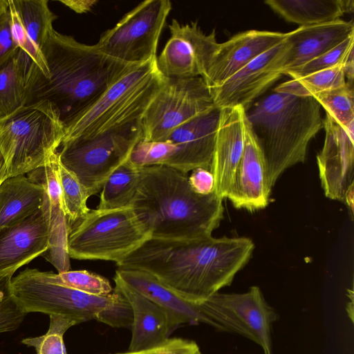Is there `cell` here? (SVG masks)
Listing matches in <instances>:
<instances>
[{"instance_id": "16", "label": "cell", "mask_w": 354, "mask_h": 354, "mask_svg": "<svg viewBox=\"0 0 354 354\" xmlns=\"http://www.w3.org/2000/svg\"><path fill=\"white\" fill-rule=\"evenodd\" d=\"M49 247V202L24 220L0 230V277L42 255Z\"/></svg>"}, {"instance_id": "14", "label": "cell", "mask_w": 354, "mask_h": 354, "mask_svg": "<svg viewBox=\"0 0 354 354\" xmlns=\"http://www.w3.org/2000/svg\"><path fill=\"white\" fill-rule=\"evenodd\" d=\"M170 37L156 57L159 73L167 78L203 77L218 46L216 32L205 34L197 21L183 24L173 19Z\"/></svg>"}, {"instance_id": "31", "label": "cell", "mask_w": 354, "mask_h": 354, "mask_svg": "<svg viewBox=\"0 0 354 354\" xmlns=\"http://www.w3.org/2000/svg\"><path fill=\"white\" fill-rule=\"evenodd\" d=\"M57 175L70 232L72 226L90 210L87 206L89 196L76 176L66 169L59 159Z\"/></svg>"}, {"instance_id": "29", "label": "cell", "mask_w": 354, "mask_h": 354, "mask_svg": "<svg viewBox=\"0 0 354 354\" xmlns=\"http://www.w3.org/2000/svg\"><path fill=\"white\" fill-rule=\"evenodd\" d=\"M141 176V167L127 160L118 167L104 184L97 209H110L129 206Z\"/></svg>"}, {"instance_id": "34", "label": "cell", "mask_w": 354, "mask_h": 354, "mask_svg": "<svg viewBox=\"0 0 354 354\" xmlns=\"http://www.w3.org/2000/svg\"><path fill=\"white\" fill-rule=\"evenodd\" d=\"M55 283L97 296H106L113 292L109 281L97 274L83 270H68L55 274L47 272Z\"/></svg>"}, {"instance_id": "3", "label": "cell", "mask_w": 354, "mask_h": 354, "mask_svg": "<svg viewBox=\"0 0 354 354\" xmlns=\"http://www.w3.org/2000/svg\"><path fill=\"white\" fill-rule=\"evenodd\" d=\"M223 201L199 194L187 174L164 165L141 167L130 206L154 239L195 240L212 236L223 218Z\"/></svg>"}, {"instance_id": "21", "label": "cell", "mask_w": 354, "mask_h": 354, "mask_svg": "<svg viewBox=\"0 0 354 354\" xmlns=\"http://www.w3.org/2000/svg\"><path fill=\"white\" fill-rule=\"evenodd\" d=\"M57 152L44 167L32 171L29 177L41 183L46 190L49 202V247L42 255L59 273L70 270V257L68 251L69 226L57 175Z\"/></svg>"}, {"instance_id": "42", "label": "cell", "mask_w": 354, "mask_h": 354, "mask_svg": "<svg viewBox=\"0 0 354 354\" xmlns=\"http://www.w3.org/2000/svg\"><path fill=\"white\" fill-rule=\"evenodd\" d=\"M59 1L80 14L91 11L97 3V1L95 0H66Z\"/></svg>"}, {"instance_id": "9", "label": "cell", "mask_w": 354, "mask_h": 354, "mask_svg": "<svg viewBox=\"0 0 354 354\" xmlns=\"http://www.w3.org/2000/svg\"><path fill=\"white\" fill-rule=\"evenodd\" d=\"M12 297L25 313L62 315L81 323L98 320L100 315L115 301L118 292L97 296L52 281L47 272L26 268L11 279Z\"/></svg>"}, {"instance_id": "44", "label": "cell", "mask_w": 354, "mask_h": 354, "mask_svg": "<svg viewBox=\"0 0 354 354\" xmlns=\"http://www.w3.org/2000/svg\"><path fill=\"white\" fill-rule=\"evenodd\" d=\"M8 0H0V19L8 11Z\"/></svg>"}, {"instance_id": "30", "label": "cell", "mask_w": 354, "mask_h": 354, "mask_svg": "<svg viewBox=\"0 0 354 354\" xmlns=\"http://www.w3.org/2000/svg\"><path fill=\"white\" fill-rule=\"evenodd\" d=\"M345 62L300 78L286 81L277 85L273 91L298 97H313L320 93L344 86L346 84Z\"/></svg>"}, {"instance_id": "1", "label": "cell", "mask_w": 354, "mask_h": 354, "mask_svg": "<svg viewBox=\"0 0 354 354\" xmlns=\"http://www.w3.org/2000/svg\"><path fill=\"white\" fill-rule=\"evenodd\" d=\"M254 248L248 237L151 239L116 266L147 272L180 298L198 304L230 286Z\"/></svg>"}, {"instance_id": "40", "label": "cell", "mask_w": 354, "mask_h": 354, "mask_svg": "<svg viewBox=\"0 0 354 354\" xmlns=\"http://www.w3.org/2000/svg\"><path fill=\"white\" fill-rule=\"evenodd\" d=\"M13 35L11 17L8 11L0 19V69L19 50Z\"/></svg>"}, {"instance_id": "7", "label": "cell", "mask_w": 354, "mask_h": 354, "mask_svg": "<svg viewBox=\"0 0 354 354\" xmlns=\"http://www.w3.org/2000/svg\"><path fill=\"white\" fill-rule=\"evenodd\" d=\"M152 238L131 207L90 209L71 228L69 257L119 263Z\"/></svg>"}, {"instance_id": "6", "label": "cell", "mask_w": 354, "mask_h": 354, "mask_svg": "<svg viewBox=\"0 0 354 354\" xmlns=\"http://www.w3.org/2000/svg\"><path fill=\"white\" fill-rule=\"evenodd\" d=\"M64 130L54 109L45 102L26 105L0 119V151L8 178L44 167L57 152Z\"/></svg>"}, {"instance_id": "13", "label": "cell", "mask_w": 354, "mask_h": 354, "mask_svg": "<svg viewBox=\"0 0 354 354\" xmlns=\"http://www.w3.org/2000/svg\"><path fill=\"white\" fill-rule=\"evenodd\" d=\"M290 47L286 37L220 86L209 88L214 106L218 109L241 106L246 111L283 75Z\"/></svg>"}, {"instance_id": "38", "label": "cell", "mask_w": 354, "mask_h": 354, "mask_svg": "<svg viewBox=\"0 0 354 354\" xmlns=\"http://www.w3.org/2000/svg\"><path fill=\"white\" fill-rule=\"evenodd\" d=\"M118 296L100 316L98 322L115 328L129 327L133 324L132 308L127 299L115 288Z\"/></svg>"}, {"instance_id": "22", "label": "cell", "mask_w": 354, "mask_h": 354, "mask_svg": "<svg viewBox=\"0 0 354 354\" xmlns=\"http://www.w3.org/2000/svg\"><path fill=\"white\" fill-rule=\"evenodd\" d=\"M270 193L263 155L246 120L244 149L227 198L235 208L253 212L267 207Z\"/></svg>"}, {"instance_id": "27", "label": "cell", "mask_w": 354, "mask_h": 354, "mask_svg": "<svg viewBox=\"0 0 354 354\" xmlns=\"http://www.w3.org/2000/svg\"><path fill=\"white\" fill-rule=\"evenodd\" d=\"M264 3L288 22L300 26L328 23L353 11V0H267Z\"/></svg>"}, {"instance_id": "20", "label": "cell", "mask_w": 354, "mask_h": 354, "mask_svg": "<svg viewBox=\"0 0 354 354\" xmlns=\"http://www.w3.org/2000/svg\"><path fill=\"white\" fill-rule=\"evenodd\" d=\"M13 35L19 48L26 52L45 76L48 68L41 49L57 18L47 0H8Z\"/></svg>"}, {"instance_id": "2", "label": "cell", "mask_w": 354, "mask_h": 354, "mask_svg": "<svg viewBox=\"0 0 354 354\" xmlns=\"http://www.w3.org/2000/svg\"><path fill=\"white\" fill-rule=\"evenodd\" d=\"M41 53L48 75L45 76L32 61L26 105L48 103L64 129L88 111L112 84L140 65L115 59L95 44L80 43L54 29Z\"/></svg>"}, {"instance_id": "24", "label": "cell", "mask_w": 354, "mask_h": 354, "mask_svg": "<svg viewBox=\"0 0 354 354\" xmlns=\"http://www.w3.org/2000/svg\"><path fill=\"white\" fill-rule=\"evenodd\" d=\"M115 288L129 301L133 311L132 336L129 351L156 348L170 335L167 315L158 304L114 276Z\"/></svg>"}, {"instance_id": "25", "label": "cell", "mask_w": 354, "mask_h": 354, "mask_svg": "<svg viewBox=\"0 0 354 354\" xmlns=\"http://www.w3.org/2000/svg\"><path fill=\"white\" fill-rule=\"evenodd\" d=\"M286 33L291 47L284 71L309 62L353 35L354 26L352 21L339 19L321 24L299 26Z\"/></svg>"}, {"instance_id": "35", "label": "cell", "mask_w": 354, "mask_h": 354, "mask_svg": "<svg viewBox=\"0 0 354 354\" xmlns=\"http://www.w3.org/2000/svg\"><path fill=\"white\" fill-rule=\"evenodd\" d=\"M353 41L354 35L309 62L285 70L283 75H289L291 79H297L343 64L353 52Z\"/></svg>"}, {"instance_id": "23", "label": "cell", "mask_w": 354, "mask_h": 354, "mask_svg": "<svg viewBox=\"0 0 354 354\" xmlns=\"http://www.w3.org/2000/svg\"><path fill=\"white\" fill-rule=\"evenodd\" d=\"M115 275L165 311L171 333L185 324L197 325L203 323L214 327L198 304L180 298L151 274L138 270L118 268Z\"/></svg>"}, {"instance_id": "41", "label": "cell", "mask_w": 354, "mask_h": 354, "mask_svg": "<svg viewBox=\"0 0 354 354\" xmlns=\"http://www.w3.org/2000/svg\"><path fill=\"white\" fill-rule=\"evenodd\" d=\"M188 180L192 189L199 194L205 195L213 192L214 177L208 169L196 168L192 170Z\"/></svg>"}, {"instance_id": "4", "label": "cell", "mask_w": 354, "mask_h": 354, "mask_svg": "<svg viewBox=\"0 0 354 354\" xmlns=\"http://www.w3.org/2000/svg\"><path fill=\"white\" fill-rule=\"evenodd\" d=\"M245 117L261 151L270 191L286 169L305 161L310 141L324 124L313 97L274 91L252 103Z\"/></svg>"}, {"instance_id": "32", "label": "cell", "mask_w": 354, "mask_h": 354, "mask_svg": "<svg viewBox=\"0 0 354 354\" xmlns=\"http://www.w3.org/2000/svg\"><path fill=\"white\" fill-rule=\"evenodd\" d=\"M50 324L46 333L43 335L27 337L21 343L35 348L36 354H67L64 342L66 330L81 322L73 317L62 315H49Z\"/></svg>"}, {"instance_id": "26", "label": "cell", "mask_w": 354, "mask_h": 354, "mask_svg": "<svg viewBox=\"0 0 354 354\" xmlns=\"http://www.w3.org/2000/svg\"><path fill=\"white\" fill-rule=\"evenodd\" d=\"M47 198L44 185L30 177H8L0 184V230L40 208Z\"/></svg>"}, {"instance_id": "12", "label": "cell", "mask_w": 354, "mask_h": 354, "mask_svg": "<svg viewBox=\"0 0 354 354\" xmlns=\"http://www.w3.org/2000/svg\"><path fill=\"white\" fill-rule=\"evenodd\" d=\"M198 305L214 328L243 335L263 354H272L271 328L277 315L258 286L243 293L216 292Z\"/></svg>"}, {"instance_id": "39", "label": "cell", "mask_w": 354, "mask_h": 354, "mask_svg": "<svg viewBox=\"0 0 354 354\" xmlns=\"http://www.w3.org/2000/svg\"><path fill=\"white\" fill-rule=\"evenodd\" d=\"M113 354H201V352L194 341L176 337L168 338L163 344L153 348Z\"/></svg>"}, {"instance_id": "33", "label": "cell", "mask_w": 354, "mask_h": 354, "mask_svg": "<svg viewBox=\"0 0 354 354\" xmlns=\"http://www.w3.org/2000/svg\"><path fill=\"white\" fill-rule=\"evenodd\" d=\"M327 115L344 128L354 125L353 85L326 91L313 96Z\"/></svg>"}, {"instance_id": "10", "label": "cell", "mask_w": 354, "mask_h": 354, "mask_svg": "<svg viewBox=\"0 0 354 354\" xmlns=\"http://www.w3.org/2000/svg\"><path fill=\"white\" fill-rule=\"evenodd\" d=\"M171 10L169 0H146L104 32L97 48L105 55L129 64L155 59L160 35Z\"/></svg>"}, {"instance_id": "5", "label": "cell", "mask_w": 354, "mask_h": 354, "mask_svg": "<svg viewBox=\"0 0 354 354\" xmlns=\"http://www.w3.org/2000/svg\"><path fill=\"white\" fill-rule=\"evenodd\" d=\"M164 81L156 58L129 71L112 84L82 116L66 127L62 142L86 139L141 120Z\"/></svg>"}, {"instance_id": "17", "label": "cell", "mask_w": 354, "mask_h": 354, "mask_svg": "<svg viewBox=\"0 0 354 354\" xmlns=\"http://www.w3.org/2000/svg\"><path fill=\"white\" fill-rule=\"evenodd\" d=\"M245 111L241 106L221 109L213 158L209 171L213 192L227 198L245 145Z\"/></svg>"}, {"instance_id": "19", "label": "cell", "mask_w": 354, "mask_h": 354, "mask_svg": "<svg viewBox=\"0 0 354 354\" xmlns=\"http://www.w3.org/2000/svg\"><path fill=\"white\" fill-rule=\"evenodd\" d=\"M286 32L250 30L219 43L203 78L208 88L223 84L254 58L282 41Z\"/></svg>"}, {"instance_id": "18", "label": "cell", "mask_w": 354, "mask_h": 354, "mask_svg": "<svg viewBox=\"0 0 354 354\" xmlns=\"http://www.w3.org/2000/svg\"><path fill=\"white\" fill-rule=\"evenodd\" d=\"M220 113L221 109L214 107L171 133L165 140L175 144L176 151L168 167L185 174L196 168L209 170Z\"/></svg>"}, {"instance_id": "11", "label": "cell", "mask_w": 354, "mask_h": 354, "mask_svg": "<svg viewBox=\"0 0 354 354\" xmlns=\"http://www.w3.org/2000/svg\"><path fill=\"white\" fill-rule=\"evenodd\" d=\"M214 107L202 77H164L162 84L142 116V140L165 141L174 130Z\"/></svg>"}, {"instance_id": "37", "label": "cell", "mask_w": 354, "mask_h": 354, "mask_svg": "<svg viewBox=\"0 0 354 354\" xmlns=\"http://www.w3.org/2000/svg\"><path fill=\"white\" fill-rule=\"evenodd\" d=\"M12 278L11 274L0 277V333L17 330L26 315L12 297Z\"/></svg>"}, {"instance_id": "28", "label": "cell", "mask_w": 354, "mask_h": 354, "mask_svg": "<svg viewBox=\"0 0 354 354\" xmlns=\"http://www.w3.org/2000/svg\"><path fill=\"white\" fill-rule=\"evenodd\" d=\"M32 60L21 48L0 69V119L26 104L27 82Z\"/></svg>"}, {"instance_id": "36", "label": "cell", "mask_w": 354, "mask_h": 354, "mask_svg": "<svg viewBox=\"0 0 354 354\" xmlns=\"http://www.w3.org/2000/svg\"><path fill=\"white\" fill-rule=\"evenodd\" d=\"M176 151V145L169 141L141 140L133 148L129 160L138 167L154 165L168 167Z\"/></svg>"}, {"instance_id": "43", "label": "cell", "mask_w": 354, "mask_h": 354, "mask_svg": "<svg viewBox=\"0 0 354 354\" xmlns=\"http://www.w3.org/2000/svg\"><path fill=\"white\" fill-rule=\"evenodd\" d=\"M8 178L4 158L0 151V184Z\"/></svg>"}, {"instance_id": "8", "label": "cell", "mask_w": 354, "mask_h": 354, "mask_svg": "<svg viewBox=\"0 0 354 354\" xmlns=\"http://www.w3.org/2000/svg\"><path fill=\"white\" fill-rule=\"evenodd\" d=\"M142 139L141 119L89 138L63 142L57 151L58 159L90 197L100 192L111 174L129 159Z\"/></svg>"}, {"instance_id": "15", "label": "cell", "mask_w": 354, "mask_h": 354, "mask_svg": "<svg viewBox=\"0 0 354 354\" xmlns=\"http://www.w3.org/2000/svg\"><path fill=\"white\" fill-rule=\"evenodd\" d=\"M323 128L324 142L317 156L321 185L327 198L345 203L354 186V125L344 128L326 114Z\"/></svg>"}]
</instances>
